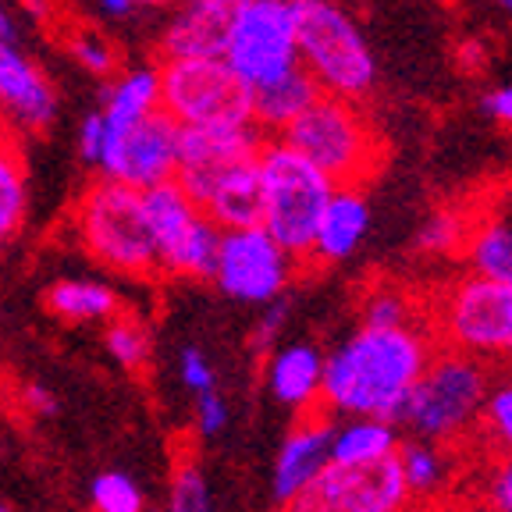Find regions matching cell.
Returning a JSON list of instances; mask_svg holds the SVG:
<instances>
[{"label":"cell","mask_w":512,"mask_h":512,"mask_svg":"<svg viewBox=\"0 0 512 512\" xmlns=\"http://www.w3.org/2000/svg\"><path fill=\"white\" fill-rule=\"evenodd\" d=\"M431 356V335L420 324L360 328L324 356L320 409L395 420Z\"/></svg>","instance_id":"6da1fadb"},{"label":"cell","mask_w":512,"mask_h":512,"mask_svg":"<svg viewBox=\"0 0 512 512\" xmlns=\"http://www.w3.org/2000/svg\"><path fill=\"white\" fill-rule=\"evenodd\" d=\"M488 388L491 370L480 356L459 349H434L424 374L409 388L395 424L406 427L413 438L456 445L459 438L477 431Z\"/></svg>","instance_id":"7a4b0ae2"},{"label":"cell","mask_w":512,"mask_h":512,"mask_svg":"<svg viewBox=\"0 0 512 512\" xmlns=\"http://www.w3.org/2000/svg\"><path fill=\"white\" fill-rule=\"evenodd\" d=\"M256 168L264 185V214H260L264 232L288 256L310 260L313 232L335 192V182L281 139L260 146Z\"/></svg>","instance_id":"3957f363"},{"label":"cell","mask_w":512,"mask_h":512,"mask_svg":"<svg viewBox=\"0 0 512 512\" xmlns=\"http://www.w3.org/2000/svg\"><path fill=\"white\" fill-rule=\"evenodd\" d=\"M296 11V54L299 64L317 79L320 93L356 100L374 93L377 61L335 0H292Z\"/></svg>","instance_id":"277c9868"},{"label":"cell","mask_w":512,"mask_h":512,"mask_svg":"<svg viewBox=\"0 0 512 512\" xmlns=\"http://www.w3.org/2000/svg\"><path fill=\"white\" fill-rule=\"evenodd\" d=\"M75 232L86 253L107 271H118L125 278L157 274V249H153L150 224H146L143 189L100 175L79 196Z\"/></svg>","instance_id":"5b68a950"},{"label":"cell","mask_w":512,"mask_h":512,"mask_svg":"<svg viewBox=\"0 0 512 512\" xmlns=\"http://www.w3.org/2000/svg\"><path fill=\"white\" fill-rule=\"evenodd\" d=\"M278 139L335 185H363L377 168V136L356 100L320 93Z\"/></svg>","instance_id":"8992f818"},{"label":"cell","mask_w":512,"mask_h":512,"mask_svg":"<svg viewBox=\"0 0 512 512\" xmlns=\"http://www.w3.org/2000/svg\"><path fill=\"white\" fill-rule=\"evenodd\" d=\"M160 111L189 125H253V89L224 57H160Z\"/></svg>","instance_id":"52a82bcc"},{"label":"cell","mask_w":512,"mask_h":512,"mask_svg":"<svg viewBox=\"0 0 512 512\" xmlns=\"http://www.w3.org/2000/svg\"><path fill=\"white\" fill-rule=\"evenodd\" d=\"M143 210L157 249V271L171 278L207 281L221 246V228L210 221L207 210L175 178L143 189Z\"/></svg>","instance_id":"ba28073f"},{"label":"cell","mask_w":512,"mask_h":512,"mask_svg":"<svg viewBox=\"0 0 512 512\" xmlns=\"http://www.w3.org/2000/svg\"><path fill=\"white\" fill-rule=\"evenodd\" d=\"M221 57L249 89L296 68V11L292 0H242L224 29Z\"/></svg>","instance_id":"9c48e42d"},{"label":"cell","mask_w":512,"mask_h":512,"mask_svg":"<svg viewBox=\"0 0 512 512\" xmlns=\"http://www.w3.org/2000/svg\"><path fill=\"white\" fill-rule=\"evenodd\" d=\"M409 505V491L395 456L377 463H335L281 502V512H395Z\"/></svg>","instance_id":"30bf717a"},{"label":"cell","mask_w":512,"mask_h":512,"mask_svg":"<svg viewBox=\"0 0 512 512\" xmlns=\"http://www.w3.org/2000/svg\"><path fill=\"white\" fill-rule=\"evenodd\" d=\"M296 274V256H288L264 224L249 228H224L221 246H217V264L210 278L217 281L224 296L235 303L264 306L271 299L285 296Z\"/></svg>","instance_id":"8fae6325"},{"label":"cell","mask_w":512,"mask_h":512,"mask_svg":"<svg viewBox=\"0 0 512 512\" xmlns=\"http://www.w3.org/2000/svg\"><path fill=\"white\" fill-rule=\"evenodd\" d=\"M182 125L168 111H150L128 125H107V143L96 160V171L132 189H150L175 178Z\"/></svg>","instance_id":"7c38bea8"},{"label":"cell","mask_w":512,"mask_h":512,"mask_svg":"<svg viewBox=\"0 0 512 512\" xmlns=\"http://www.w3.org/2000/svg\"><path fill=\"white\" fill-rule=\"evenodd\" d=\"M505 320H509V285L466 274L448 288L438 303V335L448 349L470 352V356H502Z\"/></svg>","instance_id":"4fadbf2b"},{"label":"cell","mask_w":512,"mask_h":512,"mask_svg":"<svg viewBox=\"0 0 512 512\" xmlns=\"http://www.w3.org/2000/svg\"><path fill=\"white\" fill-rule=\"evenodd\" d=\"M264 146V132L256 125H189L178 139V168L175 182L203 203L210 185L228 168L253 160Z\"/></svg>","instance_id":"5bb4252c"},{"label":"cell","mask_w":512,"mask_h":512,"mask_svg":"<svg viewBox=\"0 0 512 512\" xmlns=\"http://www.w3.org/2000/svg\"><path fill=\"white\" fill-rule=\"evenodd\" d=\"M57 118V89L18 43H0V125L43 132Z\"/></svg>","instance_id":"9a60e30c"},{"label":"cell","mask_w":512,"mask_h":512,"mask_svg":"<svg viewBox=\"0 0 512 512\" xmlns=\"http://www.w3.org/2000/svg\"><path fill=\"white\" fill-rule=\"evenodd\" d=\"M331 427L328 409H310L292 424L274 459V498L288 502L299 488H306L331 459Z\"/></svg>","instance_id":"2e32d148"},{"label":"cell","mask_w":512,"mask_h":512,"mask_svg":"<svg viewBox=\"0 0 512 512\" xmlns=\"http://www.w3.org/2000/svg\"><path fill=\"white\" fill-rule=\"evenodd\" d=\"M242 0H178L160 32V57H221L224 29Z\"/></svg>","instance_id":"e0dca14e"},{"label":"cell","mask_w":512,"mask_h":512,"mask_svg":"<svg viewBox=\"0 0 512 512\" xmlns=\"http://www.w3.org/2000/svg\"><path fill=\"white\" fill-rule=\"evenodd\" d=\"M370 232V203L360 185H335L328 207L320 214L317 232H313L310 260L317 264H338L349 260L363 246Z\"/></svg>","instance_id":"ac0fdd59"},{"label":"cell","mask_w":512,"mask_h":512,"mask_svg":"<svg viewBox=\"0 0 512 512\" xmlns=\"http://www.w3.org/2000/svg\"><path fill=\"white\" fill-rule=\"evenodd\" d=\"M463 256L470 274L512 285V192L466 224Z\"/></svg>","instance_id":"d6986e66"},{"label":"cell","mask_w":512,"mask_h":512,"mask_svg":"<svg viewBox=\"0 0 512 512\" xmlns=\"http://www.w3.org/2000/svg\"><path fill=\"white\" fill-rule=\"evenodd\" d=\"M320 377H324V352L310 342L281 345L267 363V388L292 413L317 409Z\"/></svg>","instance_id":"ffe728a7"},{"label":"cell","mask_w":512,"mask_h":512,"mask_svg":"<svg viewBox=\"0 0 512 512\" xmlns=\"http://www.w3.org/2000/svg\"><path fill=\"white\" fill-rule=\"evenodd\" d=\"M207 210V217L217 228H249V224H260L264 214V185H260V168L253 160H242L235 168H228L200 203Z\"/></svg>","instance_id":"44dd1931"},{"label":"cell","mask_w":512,"mask_h":512,"mask_svg":"<svg viewBox=\"0 0 512 512\" xmlns=\"http://www.w3.org/2000/svg\"><path fill=\"white\" fill-rule=\"evenodd\" d=\"M320 96V86L303 64L253 89V125L260 132H285Z\"/></svg>","instance_id":"7402d4cb"},{"label":"cell","mask_w":512,"mask_h":512,"mask_svg":"<svg viewBox=\"0 0 512 512\" xmlns=\"http://www.w3.org/2000/svg\"><path fill=\"white\" fill-rule=\"evenodd\" d=\"M399 424L384 416H345L331 427V459L335 463H377L399 452Z\"/></svg>","instance_id":"603a6c76"},{"label":"cell","mask_w":512,"mask_h":512,"mask_svg":"<svg viewBox=\"0 0 512 512\" xmlns=\"http://www.w3.org/2000/svg\"><path fill=\"white\" fill-rule=\"evenodd\" d=\"M395 463H399L402 484L409 491V502H434L441 491L448 488V477H452V459H448V445L427 438H409L399 441V452H395Z\"/></svg>","instance_id":"cb8c5ba5"},{"label":"cell","mask_w":512,"mask_h":512,"mask_svg":"<svg viewBox=\"0 0 512 512\" xmlns=\"http://www.w3.org/2000/svg\"><path fill=\"white\" fill-rule=\"evenodd\" d=\"M47 310L64 324H96L118 313V292L96 278H61L47 288Z\"/></svg>","instance_id":"d4e9b609"},{"label":"cell","mask_w":512,"mask_h":512,"mask_svg":"<svg viewBox=\"0 0 512 512\" xmlns=\"http://www.w3.org/2000/svg\"><path fill=\"white\" fill-rule=\"evenodd\" d=\"M160 107V68L146 64V68H132V72L118 75L111 86L104 89V114L107 125H128V121L143 118V114Z\"/></svg>","instance_id":"484cf974"},{"label":"cell","mask_w":512,"mask_h":512,"mask_svg":"<svg viewBox=\"0 0 512 512\" xmlns=\"http://www.w3.org/2000/svg\"><path fill=\"white\" fill-rule=\"evenodd\" d=\"M29 214V171H25L22 150L0 136V249H8L18 239Z\"/></svg>","instance_id":"4316f807"},{"label":"cell","mask_w":512,"mask_h":512,"mask_svg":"<svg viewBox=\"0 0 512 512\" xmlns=\"http://www.w3.org/2000/svg\"><path fill=\"white\" fill-rule=\"evenodd\" d=\"M104 345H107V356L125 370H139L150 360V335H146L143 324L132 317H118V313H114V317L107 320Z\"/></svg>","instance_id":"83f0119b"},{"label":"cell","mask_w":512,"mask_h":512,"mask_svg":"<svg viewBox=\"0 0 512 512\" xmlns=\"http://www.w3.org/2000/svg\"><path fill=\"white\" fill-rule=\"evenodd\" d=\"M477 427L484 431L488 445H495L498 452H512V374L491 381Z\"/></svg>","instance_id":"f1b7e54d"},{"label":"cell","mask_w":512,"mask_h":512,"mask_svg":"<svg viewBox=\"0 0 512 512\" xmlns=\"http://www.w3.org/2000/svg\"><path fill=\"white\" fill-rule=\"evenodd\" d=\"M363 328H399V324H416L413 299L395 285H374L363 299L360 310Z\"/></svg>","instance_id":"f546056e"},{"label":"cell","mask_w":512,"mask_h":512,"mask_svg":"<svg viewBox=\"0 0 512 512\" xmlns=\"http://www.w3.org/2000/svg\"><path fill=\"white\" fill-rule=\"evenodd\" d=\"M89 495H93L96 512H143L146 509L143 488L121 470H107V473H100V477H93Z\"/></svg>","instance_id":"4dcf8cb0"},{"label":"cell","mask_w":512,"mask_h":512,"mask_svg":"<svg viewBox=\"0 0 512 512\" xmlns=\"http://www.w3.org/2000/svg\"><path fill=\"white\" fill-rule=\"evenodd\" d=\"M168 512H217L214 495H210V484L196 463L175 466V473H171Z\"/></svg>","instance_id":"1f68e13d"},{"label":"cell","mask_w":512,"mask_h":512,"mask_svg":"<svg viewBox=\"0 0 512 512\" xmlns=\"http://www.w3.org/2000/svg\"><path fill=\"white\" fill-rule=\"evenodd\" d=\"M466 224L470 221H463V217L452 214V210H438V214H431L420 224L416 249H424V253H456V249H463Z\"/></svg>","instance_id":"d6a6232c"},{"label":"cell","mask_w":512,"mask_h":512,"mask_svg":"<svg viewBox=\"0 0 512 512\" xmlns=\"http://www.w3.org/2000/svg\"><path fill=\"white\" fill-rule=\"evenodd\" d=\"M477 495L488 512H512V452H498L477 484Z\"/></svg>","instance_id":"836d02e7"},{"label":"cell","mask_w":512,"mask_h":512,"mask_svg":"<svg viewBox=\"0 0 512 512\" xmlns=\"http://www.w3.org/2000/svg\"><path fill=\"white\" fill-rule=\"evenodd\" d=\"M72 57L93 75H114L118 72V54L100 32H79L72 40Z\"/></svg>","instance_id":"e575fe53"},{"label":"cell","mask_w":512,"mask_h":512,"mask_svg":"<svg viewBox=\"0 0 512 512\" xmlns=\"http://www.w3.org/2000/svg\"><path fill=\"white\" fill-rule=\"evenodd\" d=\"M178 374H182V384L189 388L192 395L207 392V388H217L214 363H210V360H207V352L196 349V345L182 349V356H178Z\"/></svg>","instance_id":"d590c367"},{"label":"cell","mask_w":512,"mask_h":512,"mask_svg":"<svg viewBox=\"0 0 512 512\" xmlns=\"http://www.w3.org/2000/svg\"><path fill=\"white\" fill-rule=\"evenodd\" d=\"M228 420H232V413H228V402L221 399L217 388H207V392L196 395V431H200L203 438L224 434Z\"/></svg>","instance_id":"8d00e7d4"},{"label":"cell","mask_w":512,"mask_h":512,"mask_svg":"<svg viewBox=\"0 0 512 512\" xmlns=\"http://www.w3.org/2000/svg\"><path fill=\"white\" fill-rule=\"evenodd\" d=\"M107 143V121L100 111H89L86 118H82L79 125V157L82 164H89V168H96V160H100V150H104Z\"/></svg>","instance_id":"74e56055"},{"label":"cell","mask_w":512,"mask_h":512,"mask_svg":"<svg viewBox=\"0 0 512 512\" xmlns=\"http://www.w3.org/2000/svg\"><path fill=\"white\" fill-rule=\"evenodd\" d=\"M285 317H288L285 296L264 303V317H260V324H256V331H253V345H256V349H271V345L278 342L281 328H285Z\"/></svg>","instance_id":"f35d334b"},{"label":"cell","mask_w":512,"mask_h":512,"mask_svg":"<svg viewBox=\"0 0 512 512\" xmlns=\"http://www.w3.org/2000/svg\"><path fill=\"white\" fill-rule=\"evenodd\" d=\"M480 107H484V114L495 121H502V125H512V82H505L502 89H495V93H488L484 100H480Z\"/></svg>","instance_id":"ab89813d"},{"label":"cell","mask_w":512,"mask_h":512,"mask_svg":"<svg viewBox=\"0 0 512 512\" xmlns=\"http://www.w3.org/2000/svg\"><path fill=\"white\" fill-rule=\"evenodd\" d=\"M22 402H25V409L36 413V416H54L57 413V395L50 392L47 384H29V388L22 392Z\"/></svg>","instance_id":"60d3db41"},{"label":"cell","mask_w":512,"mask_h":512,"mask_svg":"<svg viewBox=\"0 0 512 512\" xmlns=\"http://www.w3.org/2000/svg\"><path fill=\"white\" fill-rule=\"evenodd\" d=\"M0 43H18V18L4 0H0Z\"/></svg>","instance_id":"b9f144b4"},{"label":"cell","mask_w":512,"mask_h":512,"mask_svg":"<svg viewBox=\"0 0 512 512\" xmlns=\"http://www.w3.org/2000/svg\"><path fill=\"white\" fill-rule=\"evenodd\" d=\"M96 8L111 18H128L136 11V4H132V0H96Z\"/></svg>","instance_id":"7bdbcfd3"},{"label":"cell","mask_w":512,"mask_h":512,"mask_svg":"<svg viewBox=\"0 0 512 512\" xmlns=\"http://www.w3.org/2000/svg\"><path fill=\"white\" fill-rule=\"evenodd\" d=\"M459 57H466V68H477L480 57H484V50H480V43H463V50H459Z\"/></svg>","instance_id":"ee69618b"},{"label":"cell","mask_w":512,"mask_h":512,"mask_svg":"<svg viewBox=\"0 0 512 512\" xmlns=\"http://www.w3.org/2000/svg\"><path fill=\"white\" fill-rule=\"evenodd\" d=\"M502 360H512V285H509V320H505V349Z\"/></svg>","instance_id":"f6af8a7d"},{"label":"cell","mask_w":512,"mask_h":512,"mask_svg":"<svg viewBox=\"0 0 512 512\" xmlns=\"http://www.w3.org/2000/svg\"><path fill=\"white\" fill-rule=\"evenodd\" d=\"M136 8H168V4H178V0H132Z\"/></svg>","instance_id":"bcb514c9"},{"label":"cell","mask_w":512,"mask_h":512,"mask_svg":"<svg viewBox=\"0 0 512 512\" xmlns=\"http://www.w3.org/2000/svg\"><path fill=\"white\" fill-rule=\"evenodd\" d=\"M25 8L32 11V15H40V18H47V0H25Z\"/></svg>","instance_id":"7dc6e473"},{"label":"cell","mask_w":512,"mask_h":512,"mask_svg":"<svg viewBox=\"0 0 512 512\" xmlns=\"http://www.w3.org/2000/svg\"><path fill=\"white\" fill-rule=\"evenodd\" d=\"M395 512H431L427 505H420V502H409V505H402V509H395Z\"/></svg>","instance_id":"c3c4849f"},{"label":"cell","mask_w":512,"mask_h":512,"mask_svg":"<svg viewBox=\"0 0 512 512\" xmlns=\"http://www.w3.org/2000/svg\"><path fill=\"white\" fill-rule=\"evenodd\" d=\"M498 8H502V11H509V15H512V0H498Z\"/></svg>","instance_id":"681fc988"},{"label":"cell","mask_w":512,"mask_h":512,"mask_svg":"<svg viewBox=\"0 0 512 512\" xmlns=\"http://www.w3.org/2000/svg\"><path fill=\"white\" fill-rule=\"evenodd\" d=\"M146 512V509H143ZM150 512H168V509H150Z\"/></svg>","instance_id":"f907efd6"},{"label":"cell","mask_w":512,"mask_h":512,"mask_svg":"<svg viewBox=\"0 0 512 512\" xmlns=\"http://www.w3.org/2000/svg\"><path fill=\"white\" fill-rule=\"evenodd\" d=\"M4 132H8V128H4V125H0V136H4Z\"/></svg>","instance_id":"816d5d0a"}]
</instances>
